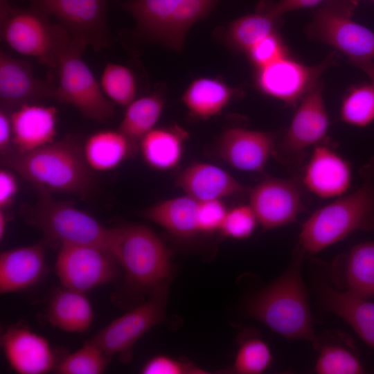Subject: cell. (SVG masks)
Segmentation results:
<instances>
[{"mask_svg":"<svg viewBox=\"0 0 374 374\" xmlns=\"http://www.w3.org/2000/svg\"><path fill=\"white\" fill-rule=\"evenodd\" d=\"M1 161L38 191L85 197L95 188L93 170L85 161L82 146L74 137L55 140L28 152L10 150Z\"/></svg>","mask_w":374,"mask_h":374,"instance_id":"1","label":"cell"},{"mask_svg":"<svg viewBox=\"0 0 374 374\" xmlns=\"http://www.w3.org/2000/svg\"><path fill=\"white\" fill-rule=\"evenodd\" d=\"M303 256L297 250L287 269L249 300L246 312L283 337L308 341L318 348L319 344L301 274Z\"/></svg>","mask_w":374,"mask_h":374,"instance_id":"2","label":"cell"},{"mask_svg":"<svg viewBox=\"0 0 374 374\" xmlns=\"http://www.w3.org/2000/svg\"><path fill=\"white\" fill-rule=\"evenodd\" d=\"M357 231H374V184L371 179L311 214L301 225L297 250L303 255L315 254Z\"/></svg>","mask_w":374,"mask_h":374,"instance_id":"3","label":"cell"},{"mask_svg":"<svg viewBox=\"0 0 374 374\" xmlns=\"http://www.w3.org/2000/svg\"><path fill=\"white\" fill-rule=\"evenodd\" d=\"M111 254L123 269L128 289L150 293L169 283L170 251L150 228L141 224L114 227Z\"/></svg>","mask_w":374,"mask_h":374,"instance_id":"4","label":"cell"},{"mask_svg":"<svg viewBox=\"0 0 374 374\" xmlns=\"http://www.w3.org/2000/svg\"><path fill=\"white\" fill-rule=\"evenodd\" d=\"M35 204L21 209L24 220L49 241L62 244H90L111 253L114 228H108L69 201L53 199L39 191Z\"/></svg>","mask_w":374,"mask_h":374,"instance_id":"5","label":"cell"},{"mask_svg":"<svg viewBox=\"0 0 374 374\" xmlns=\"http://www.w3.org/2000/svg\"><path fill=\"white\" fill-rule=\"evenodd\" d=\"M221 0H126L120 7L136 21L143 38L180 51L187 32Z\"/></svg>","mask_w":374,"mask_h":374,"instance_id":"6","label":"cell"},{"mask_svg":"<svg viewBox=\"0 0 374 374\" xmlns=\"http://www.w3.org/2000/svg\"><path fill=\"white\" fill-rule=\"evenodd\" d=\"M87 47L65 33L57 56L55 100L72 105L89 119L108 123L114 116V104L82 58Z\"/></svg>","mask_w":374,"mask_h":374,"instance_id":"7","label":"cell"},{"mask_svg":"<svg viewBox=\"0 0 374 374\" xmlns=\"http://www.w3.org/2000/svg\"><path fill=\"white\" fill-rule=\"evenodd\" d=\"M66 30L51 23L48 15L32 6L12 8L1 3V37L13 51L55 69L58 50Z\"/></svg>","mask_w":374,"mask_h":374,"instance_id":"8","label":"cell"},{"mask_svg":"<svg viewBox=\"0 0 374 374\" xmlns=\"http://www.w3.org/2000/svg\"><path fill=\"white\" fill-rule=\"evenodd\" d=\"M359 1L326 0L306 26V33L343 53L349 61L374 60V32L353 19Z\"/></svg>","mask_w":374,"mask_h":374,"instance_id":"9","label":"cell"},{"mask_svg":"<svg viewBox=\"0 0 374 374\" xmlns=\"http://www.w3.org/2000/svg\"><path fill=\"white\" fill-rule=\"evenodd\" d=\"M168 284L154 289L145 302L112 321L90 340L111 357L117 355L130 359L137 340L163 320Z\"/></svg>","mask_w":374,"mask_h":374,"instance_id":"10","label":"cell"},{"mask_svg":"<svg viewBox=\"0 0 374 374\" xmlns=\"http://www.w3.org/2000/svg\"><path fill=\"white\" fill-rule=\"evenodd\" d=\"M56 18L73 39L96 52L109 47L111 35L106 0H27Z\"/></svg>","mask_w":374,"mask_h":374,"instance_id":"11","label":"cell"},{"mask_svg":"<svg viewBox=\"0 0 374 374\" xmlns=\"http://www.w3.org/2000/svg\"><path fill=\"white\" fill-rule=\"evenodd\" d=\"M118 264L107 251L90 244H62L55 262L64 287L85 293L113 282Z\"/></svg>","mask_w":374,"mask_h":374,"instance_id":"12","label":"cell"},{"mask_svg":"<svg viewBox=\"0 0 374 374\" xmlns=\"http://www.w3.org/2000/svg\"><path fill=\"white\" fill-rule=\"evenodd\" d=\"M337 58L338 54L334 52L321 64L312 66L287 56L258 69L256 84L265 95L294 106L319 82L321 75Z\"/></svg>","mask_w":374,"mask_h":374,"instance_id":"13","label":"cell"},{"mask_svg":"<svg viewBox=\"0 0 374 374\" xmlns=\"http://www.w3.org/2000/svg\"><path fill=\"white\" fill-rule=\"evenodd\" d=\"M328 127L323 87L318 82L300 101L289 127L276 143L274 154L286 161L298 157L308 148L321 143Z\"/></svg>","mask_w":374,"mask_h":374,"instance_id":"14","label":"cell"},{"mask_svg":"<svg viewBox=\"0 0 374 374\" xmlns=\"http://www.w3.org/2000/svg\"><path fill=\"white\" fill-rule=\"evenodd\" d=\"M249 204L264 230L294 222L303 211L301 192L292 179L267 177L249 190Z\"/></svg>","mask_w":374,"mask_h":374,"instance_id":"15","label":"cell"},{"mask_svg":"<svg viewBox=\"0 0 374 374\" xmlns=\"http://www.w3.org/2000/svg\"><path fill=\"white\" fill-rule=\"evenodd\" d=\"M55 84L35 75L29 62L1 51V109L11 113L24 104L55 100Z\"/></svg>","mask_w":374,"mask_h":374,"instance_id":"16","label":"cell"},{"mask_svg":"<svg viewBox=\"0 0 374 374\" xmlns=\"http://www.w3.org/2000/svg\"><path fill=\"white\" fill-rule=\"evenodd\" d=\"M276 138L272 132L233 127L222 134L217 151L222 160L233 168L260 172L274 154Z\"/></svg>","mask_w":374,"mask_h":374,"instance_id":"17","label":"cell"},{"mask_svg":"<svg viewBox=\"0 0 374 374\" xmlns=\"http://www.w3.org/2000/svg\"><path fill=\"white\" fill-rule=\"evenodd\" d=\"M352 181L348 161L329 146L313 148L302 177L305 188L321 199H335L346 194Z\"/></svg>","mask_w":374,"mask_h":374,"instance_id":"18","label":"cell"},{"mask_svg":"<svg viewBox=\"0 0 374 374\" xmlns=\"http://www.w3.org/2000/svg\"><path fill=\"white\" fill-rule=\"evenodd\" d=\"M1 344L10 366L18 373L44 374L55 366L49 342L27 328H8L1 337Z\"/></svg>","mask_w":374,"mask_h":374,"instance_id":"19","label":"cell"},{"mask_svg":"<svg viewBox=\"0 0 374 374\" xmlns=\"http://www.w3.org/2000/svg\"><path fill=\"white\" fill-rule=\"evenodd\" d=\"M57 114L55 107L35 103L24 104L12 111L10 150L28 152L55 141Z\"/></svg>","mask_w":374,"mask_h":374,"instance_id":"20","label":"cell"},{"mask_svg":"<svg viewBox=\"0 0 374 374\" xmlns=\"http://www.w3.org/2000/svg\"><path fill=\"white\" fill-rule=\"evenodd\" d=\"M317 288L323 306L342 318L374 348V303L348 290H337L325 280L319 281Z\"/></svg>","mask_w":374,"mask_h":374,"instance_id":"21","label":"cell"},{"mask_svg":"<svg viewBox=\"0 0 374 374\" xmlns=\"http://www.w3.org/2000/svg\"><path fill=\"white\" fill-rule=\"evenodd\" d=\"M176 185L198 202L222 199L242 192L244 186L231 174L214 164L195 163L184 169Z\"/></svg>","mask_w":374,"mask_h":374,"instance_id":"22","label":"cell"},{"mask_svg":"<svg viewBox=\"0 0 374 374\" xmlns=\"http://www.w3.org/2000/svg\"><path fill=\"white\" fill-rule=\"evenodd\" d=\"M46 268L44 246L39 243L3 251L0 254V292L24 290L37 282Z\"/></svg>","mask_w":374,"mask_h":374,"instance_id":"23","label":"cell"},{"mask_svg":"<svg viewBox=\"0 0 374 374\" xmlns=\"http://www.w3.org/2000/svg\"><path fill=\"white\" fill-rule=\"evenodd\" d=\"M198 209L199 202L184 195L154 204L141 214L172 235L188 239L199 233Z\"/></svg>","mask_w":374,"mask_h":374,"instance_id":"24","label":"cell"},{"mask_svg":"<svg viewBox=\"0 0 374 374\" xmlns=\"http://www.w3.org/2000/svg\"><path fill=\"white\" fill-rule=\"evenodd\" d=\"M188 139L187 131L178 125L154 127L139 142L141 157L152 169L170 170L181 161Z\"/></svg>","mask_w":374,"mask_h":374,"instance_id":"25","label":"cell"},{"mask_svg":"<svg viewBox=\"0 0 374 374\" xmlns=\"http://www.w3.org/2000/svg\"><path fill=\"white\" fill-rule=\"evenodd\" d=\"M53 327L71 333H80L91 326L93 308L84 293L64 287L51 299L46 314Z\"/></svg>","mask_w":374,"mask_h":374,"instance_id":"26","label":"cell"},{"mask_svg":"<svg viewBox=\"0 0 374 374\" xmlns=\"http://www.w3.org/2000/svg\"><path fill=\"white\" fill-rule=\"evenodd\" d=\"M136 144L121 131L103 130L91 134L82 145L85 161L93 171L112 170L132 153Z\"/></svg>","mask_w":374,"mask_h":374,"instance_id":"27","label":"cell"},{"mask_svg":"<svg viewBox=\"0 0 374 374\" xmlns=\"http://www.w3.org/2000/svg\"><path fill=\"white\" fill-rule=\"evenodd\" d=\"M233 93L231 88L220 80L199 78L189 84L181 100L191 116L208 120L222 112Z\"/></svg>","mask_w":374,"mask_h":374,"instance_id":"28","label":"cell"},{"mask_svg":"<svg viewBox=\"0 0 374 374\" xmlns=\"http://www.w3.org/2000/svg\"><path fill=\"white\" fill-rule=\"evenodd\" d=\"M280 19L261 1L255 12L244 15L230 24L226 31L228 42L236 50L247 53L258 42L276 32Z\"/></svg>","mask_w":374,"mask_h":374,"instance_id":"29","label":"cell"},{"mask_svg":"<svg viewBox=\"0 0 374 374\" xmlns=\"http://www.w3.org/2000/svg\"><path fill=\"white\" fill-rule=\"evenodd\" d=\"M165 106L163 98L157 93L135 98L127 106L118 130L134 144L153 130Z\"/></svg>","mask_w":374,"mask_h":374,"instance_id":"30","label":"cell"},{"mask_svg":"<svg viewBox=\"0 0 374 374\" xmlns=\"http://www.w3.org/2000/svg\"><path fill=\"white\" fill-rule=\"evenodd\" d=\"M349 292L364 297L374 296V240L359 243L349 252L346 267Z\"/></svg>","mask_w":374,"mask_h":374,"instance_id":"31","label":"cell"},{"mask_svg":"<svg viewBox=\"0 0 374 374\" xmlns=\"http://www.w3.org/2000/svg\"><path fill=\"white\" fill-rule=\"evenodd\" d=\"M342 121L364 127L374 121V83L351 87L345 93L340 107Z\"/></svg>","mask_w":374,"mask_h":374,"instance_id":"32","label":"cell"},{"mask_svg":"<svg viewBox=\"0 0 374 374\" xmlns=\"http://www.w3.org/2000/svg\"><path fill=\"white\" fill-rule=\"evenodd\" d=\"M100 85L114 104L127 106L136 94V81L132 70L118 63H107L100 75Z\"/></svg>","mask_w":374,"mask_h":374,"instance_id":"33","label":"cell"},{"mask_svg":"<svg viewBox=\"0 0 374 374\" xmlns=\"http://www.w3.org/2000/svg\"><path fill=\"white\" fill-rule=\"evenodd\" d=\"M110 359L100 347L89 340L66 356L55 368L61 374H99L105 371Z\"/></svg>","mask_w":374,"mask_h":374,"instance_id":"34","label":"cell"},{"mask_svg":"<svg viewBox=\"0 0 374 374\" xmlns=\"http://www.w3.org/2000/svg\"><path fill=\"white\" fill-rule=\"evenodd\" d=\"M272 359L268 345L260 338L251 337L241 343L231 370L240 374H259L269 367Z\"/></svg>","mask_w":374,"mask_h":374,"instance_id":"35","label":"cell"},{"mask_svg":"<svg viewBox=\"0 0 374 374\" xmlns=\"http://www.w3.org/2000/svg\"><path fill=\"white\" fill-rule=\"evenodd\" d=\"M314 371L319 374H360L365 371L356 355L335 345L319 348Z\"/></svg>","mask_w":374,"mask_h":374,"instance_id":"36","label":"cell"},{"mask_svg":"<svg viewBox=\"0 0 374 374\" xmlns=\"http://www.w3.org/2000/svg\"><path fill=\"white\" fill-rule=\"evenodd\" d=\"M258 224L250 205H239L228 210L220 231L225 238L243 240L252 235Z\"/></svg>","mask_w":374,"mask_h":374,"instance_id":"37","label":"cell"},{"mask_svg":"<svg viewBox=\"0 0 374 374\" xmlns=\"http://www.w3.org/2000/svg\"><path fill=\"white\" fill-rule=\"evenodd\" d=\"M246 53L257 69L288 56L287 48L276 32L258 42Z\"/></svg>","mask_w":374,"mask_h":374,"instance_id":"38","label":"cell"},{"mask_svg":"<svg viewBox=\"0 0 374 374\" xmlns=\"http://www.w3.org/2000/svg\"><path fill=\"white\" fill-rule=\"evenodd\" d=\"M204 369L165 355H159L149 359L142 367L143 374H204Z\"/></svg>","mask_w":374,"mask_h":374,"instance_id":"39","label":"cell"},{"mask_svg":"<svg viewBox=\"0 0 374 374\" xmlns=\"http://www.w3.org/2000/svg\"><path fill=\"white\" fill-rule=\"evenodd\" d=\"M228 210L222 199L199 202V232L211 233L220 231Z\"/></svg>","mask_w":374,"mask_h":374,"instance_id":"40","label":"cell"},{"mask_svg":"<svg viewBox=\"0 0 374 374\" xmlns=\"http://www.w3.org/2000/svg\"><path fill=\"white\" fill-rule=\"evenodd\" d=\"M19 184L14 172L8 168L0 170V209H7L13 202Z\"/></svg>","mask_w":374,"mask_h":374,"instance_id":"41","label":"cell"},{"mask_svg":"<svg viewBox=\"0 0 374 374\" xmlns=\"http://www.w3.org/2000/svg\"><path fill=\"white\" fill-rule=\"evenodd\" d=\"M326 0H278L271 2L263 0L268 10L278 18L286 12L316 6Z\"/></svg>","mask_w":374,"mask_h":374,"instance_id":"42","label":"cell"},{"mask_svg":"<svg viewBox=\"0 0 374 374\" xmlns=\"http://www.w3.org/2000/svg\"><path fill=\"white\" fill-rule=\"evenodd\" d=\"M12 139L10 113L0 109V153L1 157L10 150Z\"/></svg>","mask_w":374,"mask_h":374,"instance_id":"43","label":"cell"},{"mask_svg":"<svg viewBox=\"0 0 374 374\" xmlns=\"http://www.w3.org/2000/svg\"><path fill=\"white\" fill-rule=\"evenodd\" d=\"M350 64L363 71L374 83V61L373 60H350Z\"/></svg>","mask_w":374,"mask_h":374,"instance_id":"44","label":"cell"},{"mask_svg":"<svg viewBox=\"0 0 374 374\" xmlns=\"http://www.w3.org/2000/svg\"><path fill=\"white\" fill-rule=\"evenodd\" d=\"M10 220V216L6 209H0V239L3 238Z\"/></svg>","mask_w":374,"mask_h":374,"instance_id":"45","label":"cell"},{"mask_svg":"<svg viewBox=\"0 0 374 374\" xmlns=\"http://www.w3.org/2000/svg\"><path fill=\"white\" fill-rule=\"evenodd\" d=\"M362 173L366 179H374V157L363 168Z\"/></svg>","mask_w":374,"mask_h":374,"instance_id":"46","label":"cell"},{"mask_svg":"<svg viewBox=\"0 0 374 374\" xmlns=\"http://www.w3.org/2000/svg\"><path fill=\"white\" fill-rule=\"evenodd\" d=\"M374 1V0H373Z\"/></svg>","mask_w":374,"mask_h":374,"instance_id":"47","label":"cell"}]
</instances>
